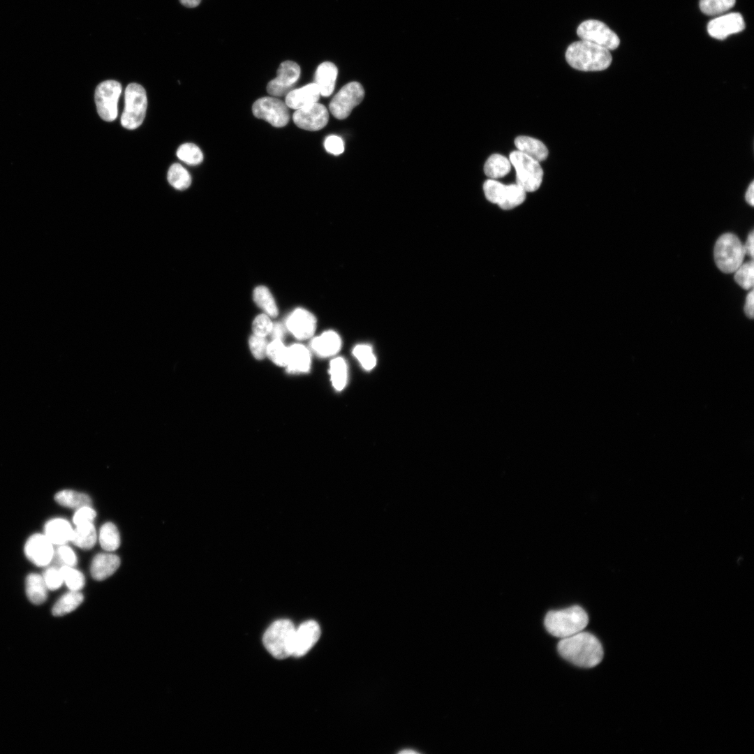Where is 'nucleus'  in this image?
Wrapping results in <instances>:
<instances>
[{"instance_id":"1","label":"nucleus","mask_w":754,"mask_h":754,"mask_svg":"<svg viewBox=\"0 0 754 754\" xmlns=\"http://www.w3.org/2000/svg\"><path fill=\"white\" fill-rule=\"evenodd\" d=\"M557 648L563 658L582 667H595L603 657L601 643L596 637L587 632L581 631L562 638Z\"/></svg>"},{"instance_id":"2","label":"nucleus","mask_w":754,"mask_h":754,"mask_svg":"<svg viewBox=\"0 0 754 754\" xmlns=\"http://www.w3.org/2000/svg\"><path fill=\"white\" fill-rule=\"evenodd\" d=\"M568 64L579 71H600L607 69L612 61L609 50L595 43L579 40L570 44L566 52Z\"/></svg>"},{"instance_id":"3","label":"nucleus","mask_w":754,"mask_h":754,"mask_svg":"<svg viewBox=\"0 0 754 754\" xmlns=\"http://www.w3.org/2000/svg\"><path fill=\"white\" fill-rule=\"evenodd\" d=\"M588 622L586 612L578 605L549 611L544 621L547 630L553 636L561 639L582 631Z\"/></svg>"},{"instance_id":"4","label":"nucleus","mask_w":754,"mask_h":754,"mask_svg":"<svg viewBox=\"0 0 754 754\" xmlns=\"http://www.w3.org/2000/svg\"><path fill=\"white\" fill-rule=\"evenodd\" d=\"M295 630L296 628L290 620L281 619L274 621L264 633V646L277 659H284L292 656Z\"/></svg>"},{"instance_id":"5","label":"nucleus","mask_w":754,"mask_h":754,"mask_svg":"<svg viewBox=\"0 0 754 754\" xmlns=\"http://www.w3.org/2000/svg\"><path fill=\"white\" fill-rule=\"evenodd\" d=\"M714 256L718 268L724 273L730 274L734 272L743 263L746 253L738 237L727 232L716 240Z\"/></svg>"},{"instance_id":"6","label":"nucleus","mask_w":754,"mask_h":754,"mask_svg":"<svg viewBox=\"0 0 754 754\" xmlns=\"http://www.w3.org/2000/svg\"><path fill=\"white\" fill-rule=\"evenodd\" d=\"M509 161L516 170L517 184L526 192H533L540 188L543 170L539 162L518 150L510 154Z\"/></svg>"},{"instance_id":"7","label":"nucleus","mask_w":754,"mask_h":754,"mask_svg":"<svg viewBox=\"0 0 754 754\" xmlns=\"http://www.w3.org/2000/svg\"><path fill=\"white\" fill-rule=\"evenodd\" d=\"M125 106L121 117V125L127 129L139 127L145 118L147 99L145 89L137 83L129 84L125 89Z\"/></svg>"},{"instance_id":"8","label":"nucleus","mask_w":754,"mask_h":754,"mask_svg":"<svg viewBox=\"0 0 754 754\" xmlns=\"http://www.w3.org/2000/svg\"><path fill=\"white\" fill-rule=\"evenodd\" d=\"M483 191L486 198L491 202L497 204L504 210L512 209L526 199L525 191L518 184H503L496 179H487L483 184Z\"/></svg>"},{"instance_id":"9","label":"nucleus","mask_w":754,"mask_h":754,"mask_svg":"<svg viewBox=\"0 0 754 754\" xmlns=\"http://www.w3.org/2000/svg\"><path fill=\"white\" fill-rule=\"evenodd\" d=\"M364 96V88L359 82H349L333 97L329 105L330 110L337 119H344L362 102Z\"/></svg>"},{"instance_id":"10","label":"nucleus","mask_w":754,"mask_h":754,"mask_svg":"<svg viewBox=\"0 0 754 754\" xmlns=\"http://www.w3.org/2000/svg\"><path fill=\"white\" fill-rule=\"evenodd\" d=\"M121 93V85L115 80L100 83L95 91V102L99 116L106 121H112L117 117V103Z\"/></svg>"},{"instance_id":"11","label":"nucleus","mask_w":754,"mask_h":754,"mask_svg":"<svg viewBox=\"0 0 754 754\" xmlns=\"http://www.w3.org/2000/svg\"><path fill=\"white\" fill-rule=\"evenodd\" d=\"M581 40H586L609 50L616 49L620 44L619 36L605 23L589 20L582 22L577 29Z\"/></svg>"},{"instance_id":"12","label":"nucleus","mask_w":754,"mask_h":754,"mask_svg":"<svg viewBox=\"0 0 754 754\" xmlns=\"http://www.w3.org/2000/svg\"><path fill=\"white\" fill-rule=\"evenodd\" d=\"M252 112L256 117L277 128L285 126L290 119L286 104L273 97H263L256 101L252 106Z\"/></svg>"},{"instance_id":"13","label":"nucleus","mask_w":754,"mask_h":754,"mask_svg":"<svg viewBox=\"0 0 754 754\" xmlns=\"http://www.w3.org/2000/svg\"><path fill=\"white\" fill-rule=\"evenodd\" d=\"M54 545L44 535L36 533L30 535L24 546L27 559L38 567L47 566L54 557Z\"/></svg>"},{"instance_id":"14","label":"nucleus","mask_w":754,"mask_h":754,"mask_svg":"<svg viewBox=\"0 0 754 754\" xmlns=\"http://www.w3.org/2000/svg\"><path fill=\"white\" fill-rule=\"evenodd\" d=\"M300 66L293 61H285L279 66L276 77L267 86V91L274 96H286L300 78Z\"/></svg>"},{"instance_id":"15","label":"nucleus","mask_w":754,"mask_h":754,"mask_svg":"<svg viewBox=\"0 0 754 754\" xmlns=\"http://www.w3.org/2000/svg\"><path fill=\"white\" fill-rule=\"evenodd\" d=\"M295 124L299 128L316 131L324 128L329 120L327 108L318 102L296 110L293 116Z\"/></svg>"},{"instance_id":"16","label":"nucleus","mask_w":754,"mask_h":754,"mask_svg":"<svg viewBox=\"0 0 754 754\" xmlns=\"http://www.w3.org/2000/svg\"><path fill=\"white\" fill-rule=\"evenodd\" d=\"M744 28V18L739 13L722 15L709 21L707 24L709 34L718 40H723L731 34L739 33Z\"/></svg>"},{"instance_id":"17","label":"nucleus","mask_w":754,"mask_h":754,"mask_svg":"<svg viewBox=\"0 0 754 754\" xmlns=\"http://www.w3.org/2000/svg\"><path fill=\"white\" fill-rule=\"evenodd\" d=\"M286 329L297 339L304 340L313 334L316 328V319L309 311L298 308L288 316Z\"/></svg>"},{"instance_id":"18","label":"nucleus","mask_w":754,"mask_h":754,"mask_svg":"<svg viewBox=\"0 0 754 754\" xmlns=\"http://www.w3.org/2000/svg\"><path fill=\"white\" fill-rule=\"evenodd\" d=\"M320 633L317 622L308 621L302 623L295 630L292 656L301 657L305 655L319 640Z\"/></svg>"},{"instance_id":"19","label":"nucleus","mask_w":754,"mask_h":754,"mask_svg":"<svg viewBox=\"0 0 754 754\" xmlns=\"http://www.w3.org/2000/svg\"><path fill=\"white\" fill-rule=\"evenodd\" d=\"M43 531L49 540L54 545L59 546L71 542L73 528L68 520L54 517L45 522Z\"/></svg>"},{"instance_id":"20","label":"nucleus","mask_w":754,"mask_h":754,"mask_svg":"<svg viewBox=\"0 0 754 754\" xmlns=\"http://www.w3.org/2000/svg\"><path fill=\"white\" fill-rule=\"evenodd\" d=\"M320 96L318 86L314 82L309 83L288 93L285 103L288 108L299 110L318 102Z\"/></svg>"},{"instance_id":"21","label":"nucleus","mask_w":754,"mask_h":754,"mask_svg":"<svg viewBox=\"0 0 754 754\" xmlns=\"http://www.w3.org/2000/svg\"><path fill=\"white\" fill-rule=\"evenodd\" d=\"M120 559L112 553H100L94 556L91 565V574L94 579L103 580L112 575L119 568Z\"/></svg>"},{"instance_id":"22","label":"nucleus","mask_w":754,"mask_h":754,"mask_svg":"<svg viewBox=\"0 0 754 754\" xmlns=\"http://www.w3.org/2000/svg\"><path fill=\"white\" fill-rule=\"evenodd\" d=\"M337 74V67L332 62L325 61L317 67L314 83L318 86L321 96L327 97L332 94Z\"/></svg>"},{"instance_id":"23","label":"nucleus","mask_w":754,"mask_h":754,"mask_svg":"<svg viewBox=\"0 0 754 754\" xmlns=\"http://www.w3.org/2000/svg\"><path fill=\"white\" fill-rule=\"evenodd\" d=\"M311 355L303 345L295 343L288 347L286 367L289 373H306L310 369Z\"/></svg>"},{"instance_id":"24","label":"nucleus","mask_w":754,"mask_h":754,"mask_svg":"<svg viewBox=\"0 0 754 754\" xmlns=\"http://www.w3.org/2000/svg\"><path fill=\"white\" fill-rule=\"evenodd\" d=\"M341 341L339 334L332 330L326 331L311 341L312 350L320 357H330L341 348Z\"/></svg>"},{"instance_id":"25","label":"nucleus","mask_w":754,"mask_h":754,"mask_svg":"<svg viewBox=\"0 0 754 754\" xmlns=\"http://www.w3.org/2000/svg\"><path fill=\"white\" fill-rule=\"evenodd\" d=\"M518 151L532 158L538 162L545 161L548 156V149L543 142L528 136H518L515 140Z\"/></svg>"},{"instance_id":"26","label":"nucleus","mask_w":754,"mask_h":754,"mask_svg":"<svg viewBox=\"0 0 754 754\" xmlns=\"http://www.w3.org/2000/svg\"><path fill=\"white\" fill-rule=\"evenodd\" d=\"M25 590L27 598L33 604H42L47 599L48 589L42 575L29 574L25 579Z\"/></svg>"},{"instance_id":"27","label":"nucleus","mask_w":754,"mask_h":754,"mask_svg":"<svg viewBox=\"0 0 754 754\" xmlns=\"http://www.w3.org/2000/svg\"><path fill=\"white\" fill-rule=\"evenodd\" d=\"M97 540V534L93 522L82 523L73 528L71 542L75 546L83 549H91Z\"/></svg>"},{"instance_id":"28","label":"nucleus","mask_w":754,"mask_h":754,"mask_svg":"<svg viewBox=\"0 0 754 754\" xmlns=\"http://www.w3.org/2000/svg\"><path fill=\"white\" fill-rule=\"evenodd\" d=\"M511 169L510 161L498 154L491 155L484 165L485 175L491 179L501 178L509 173Z\"/></svg>"},{"instance_id":"29","label":"nucleus","mask_w":754,"mask_h":754,"mask_svg":"<svg viewBox=\"0 0 754 754\" xmlns=\"http://www.w3.org/2000/svg\"><path fill=\"white\" fill-rule=\"evenodd\" d=\"M54 499L59 505L69 508L77 509L91 504V500L87 494L71 489L58 491L54 496Z\"/></svg>"},{"instance_id":"30","label":"nucleus","mask_w":754,"mask_h":754,"mask_svg":"<svg viewBox=\"0 0 754 754\" xmlns=\"http://www.w3.org/2000/svg\"><path fill=\"white\" fill-rule=\"evenodd\" d=\"M83 599V595L80 591H69L55 603L52 609V614L59 616L68 614L75 610Z\"/></svg>"},{"instance_id":"31","label":"nucleus","mask_w":754,"mask_h":754,"mask_svg":"<svg viewBox=\"0 0 754 754\" xmlns=\"http://www.w3.org/2000/svg\"><path fill=\"white\" fill-rule=\"evenodd\" d=\"M253 298L255 303L269 317H276L278 315L277 305L267 287L264 286L256 287L253 293Z\"/></svg>"},{"instance_id":"32","label":"nucleus","mask_w":754,"mask_h":754,"mask_svg":"<svg viewBox=\"0 0 754 754\" xmlns=\"http://www.w3.org/2000/svg\"><path fill=\"white\" fill-rule=\"evenodd\" d=\"M101 547L106 552H111L118 549L120 545V535L116 526L111 523H105L100 528L98 535Z\"/></svg>"},{"instance_id":"33","label":"nucleus","mask_w":754,"mask_h":754,"mask_svg":"<svg viewBox=\"0 0 754 754\" xmlns=\"http://www.w3.org/2000/svg\"><path fill=\"white\" fill-rule=\"evenodd\" d=\"M330 374L333 387L338 391L342 390L347 381V365L342 357L333 359L330 362Z\"/></svg>"},{"instance_id":"34","label":"nucleus","mask_w":754,"mask_h":754,"mask_svg":"<svg viewBox=\"0 0 754 754\" xmlns=\"http://www.w3.org/2000/svg\"><path fill=\"white\" fill-rule=\"evenodd\" d=\"M169 183L176 189H186L191 183V179L188 171L180 164H172L168 172Z\"/></svg>"},{"instance_id":"35","label":"nucleus","mask_w":754,"mask_h":754,"mask_svg":"<svg viewBox=\"0 0 754 754\" xmlns=\"http://www.w3.org/2000/svg\"><path fill=\"white\" fill-rule=\"evenodd\" d=\"M60 570L63 577L64 583L70 591H79L84 586V577L83 574L74 566H61Z\"/></svg>"},{"instance_id":"36","label":"nucleus","mask_w":754,"mask_h":754,"mask_svg":"<svg viewBox=\"0 0 754 754\" xmlns=\"http://www.w3.org/2000/svg\"><path fill=\"white\" fill-rule=\"evenodd\" d=\"M177 156L181 161L191 165H198L203 160L202 151L193 143L182 145L177 151Z\"/></svg>"},{"instance_id":"37","label":"nucleus","mask_w":754,"mask_h":754,"mask_svg":"<svg viewBox=\"0 0 754 754\" xmlns=\"http://www.w3.org/2000/svg\"><path fill=\"white\" fill-rule=\"evenodd\" d=\"M736 0H700V8L707 15L723 14L735 4Z\"/></svg>"},{"instance_id":"38","label":"nucleus","mask_w":754,"mask_h":754,"mask_svg":"<svg viewBox=\"0 0 754 754\" xmlns=\"http://www.w3.org/2000/svg\"><path fill=\"white\" fill-rule=\"evenodd\" d=\"M753 261L742 263L734 272V281L742 288L750 290L753 286Z\"/></svg>"},{"instance_id":"39","label":"nucleus","mask_w":754,"mask_h":754,"mask_svg":"<svg viewBox=\"0 0 754 754\" xmlns=\"http://www.w3.org/2000/svg\"><path fill=\"white\" fill-rule=\"evenodd\" d=\"M267 356L276 365L286 367L288 357V347L282 340L272 339L267 348Z\"/></svg>"},{"instance_id":"40","label":"nucleus","mask_w":754,"mask_h":754,"mask_svg":"<svg viewBox=\"0 0 754 754\" xmlns=\"http://www.w3.org/2000/svg\"><path fill=\"white\" fill-rule=\"evenodd\" d=\"M353 353L366 370L372 369L376 365V357L371 346L365 344L356 346Z\"/></svg>"},{"instance_id":"41","label":"nucleus","mask_w":754,"mask_h":754,"mask_svg":"<svg viewBox=\"0 0 754 754\" xmlns=\"http://www.w3.org/2000/svg\"><path fill=\"white\" fill-rule=\"evenodd\" d=\"M48 590L54 591L64 584L60 568L50 566L47 568L42 575Z\"/></svg>"},{"instance_id":"42","label":"nucleus","mask_w":754,"mask_h":754,"mask_svg":"<svg viewBox=\"0 0 754 754\" xmlns=\"http://www.w3.org/2000/svg\"><path fill=\"white\" fill-rule=\"evenodd\" d=\"M54 556L61 566H75L77 562L75 552L67 544L59 545L54 552Z\"/></svg>"},{"instance_id":"43","label":"nucleus","mask_w":754,"mask_h":754,"mask_svg":"<svg viewBox=\"0 0 754 754\" xmlns=\"http://www.w3.org/2000/svg\"><path fill=\"white\" fill-rule=\"evenodd\" d=\"M272 326L273 323L268 315L260 314L256 317L252 324L253 334L265 337L270 334Z\"/></svg>"},{"instance_id":"44","label":"nucleus","mask_w":754,"mask_h":754,"mask_svg":"<svg viewBox=\"0 0 754 754\" xmlns=\"http://www.w3.org/2000/svg\"><path fill=\"white\" fill-rule=\"evenodd\" d=\"M249 345L252 355L257 360L265 358L267 354L268 343L265 337L252 334L249 340Z\"/></svg>"},{"instance_id":"45","label":"nucleus","mask_w":754,"mask_h":754,"mask_svg":"<svg viewBox=\"0 0 754 754\" xmlns=\"http://www.w3.org/2000/svg\"><path fill=\"white\" fill-rule=\"evenodd\" d=\"M96 516V511L90 505H84L76 509L73 517V522L75 526L82 523L93 522Z\"/></svg>"},{"instance_id":"46","label":"nucleus","mask_w":754,"mask_h":754,"mask_svg":"<svg viewBox=\"0 0 754 754\" xmlns=\"http://www.w3.org/2000/svg\"><path fill=\"white\" fill-rule=\"evenodd\" d=\"M326 151L334 155H339L344 151V144L342 139L337 135L328 136L324 142Z\"/></svg>"},{"instance_id":"47","label":"nucleus","mask_w":754,"mask_h":754,"mask_svg":"<svg viewBox=\"0 0 754 754\" xmlns=\"http://www.w3.org/2000/svg\"><path fill=\"white\" fill-rule=\"evenodd\" d=\"M753 302H754L753 290L751 289V291L748 293V295L746 296V301H745V304H744V308L745 314L746 315V316L748 318H749L751 319L753 318Z\"/></svg>"},{"instance_id":"48","label":"nucleus","mask_w":754,"mask_h":754,"mask_svg":"<svg viewBox=\"0 0 754 754\" xmlns=\"http://www.w3.org/2000/svg\"><path fill=\"white\" fill-rule=\"evenodd\" d=\"M272 339L282 340L285 335V327L279 323H273L270 334Z\"/></svg>"},{"instance_id":"49","label":"nucleus","mask_w":754,"mask_h":754,"mask_svg":"<svg viewBox=\"0 0 754 754\" xmlns=\"http://www.w3.org/2000/svg\"><path fill=\"white\" fill-rule=\"evenodd\" d=\"M754 234L753 231H751L747 237L746 242L744 245L746 255L749 256L751 258H753L754 253Z\"/></svg>"},{"instance_id":"50","label":"nucleus","mask_w":754,"mask_h":754,"mask_svg":"<svg viewBox=\"0 0 754 754\" xmlns=\"http://www.w3.org/2000/svg\"><path fill=\"white\" fill-rule=\"evenodd\" d=\"M745 200L746 202L751 206L754 205V182L752 181L749 184L746 193Z\"/></svg>"},{"instance_id":"51","label":"nucleus","mask_w":754,"mask_h":754,"mask_svg":"<svg viewBox=\"0 0 754 754\" xmlns=\"http://www.w3.org/2000/svg\"><path fill=\"white\" fill-rule=\"evenodd\" d=\"M179 1L186 7L194 8L200 4L201 0H179Z\"/></svg>"},{"instance_id":"52","label":"nucleus","mask_w":754,"mask_h":754,"mask_svg":"<svg viewBox=\"0 0 754 754\" xmlns=\"http://www.w3.org/2000/svg\"><path fill=\"white\" fill-rule=\"evenodd\" d=\"M399 753H401V754H415V753H418V752L416 751L412 750V749H405V750L401 751L399 752Z\"/></svg>"}]
</instances>
